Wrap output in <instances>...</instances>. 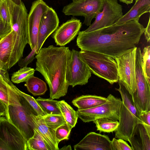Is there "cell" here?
Returning a JSON list of instances; mask_svg holds the SVG:
<instances>
[{
	"label": "cell",
	"instance_id": "11",
	"mask_svg": "<svg viewBox=\"0 0 150 150\" xmlns=\"http://www.w3.org/2000/svg\"><path fill=\"white\" fill-rule=\"evenodd\" d=\"M123 15L122 6L117 0H104L102 10L97 13L94 22L84 31L88 33L112 25Z\"/></svg>",
	"mask_w": 150,
	"mask_h": 150
},
{
	"label": "cell",
	"instance_id": "42",
	"mask_svg": "<svg viewBox=\"0 0 150 150\" xmlns=\"http://www.w3.org/2000/svg\"><path fill=\"white\" fill-rule=\"evenodd\" d=\"M121 2L125 3L127 5L132 3L134 0H119Z\"/></svg>",
	"mask_w": 150,
	"mask_h": 150
},
{
	"label": "cell",
	"instance_id": "36",
	"mask_svg": "<svg viewBox=\"0 0 150 150\" xmlns=\"http://www.w3.org/2000/svg\"><path fill=\"white\" fill-rule=\"evenodd\" d=\"M139 117L147 131L150 134V110L142 113Z\"/></svg>",
	"mask_w": 150,
	"mask_h": 150
},
{
	"label": "cell",
	"instance_id": "45",
	"mask_svg": "<svg viewBox=\"0 0 150 150\" xmlns=\"http://www.w3.org/2000/svg\"><path fill=\"white\" fill-rule=\"evenodd\" d=\"M2 24H3V21L1 17L0 16V25Z\"/></svg>",
	"mask_w": 150,
	"mask_h": 150
},
{
	"label": "cell",
	"instance_id": "37",
	"mask_svg": "<svg viewBox=\"0 0 150 150\" xmlns=\"http://www.w3.org/2000/svg\"><path fill=\"white\" fill-rule=\"evenodd\" d=\"M8 70L7 64L0 59V75L6 81L10 80Z\"/></svg>",
	"mask_w": 150,
	"mask_h": 150
},
{
	"label": "cell",
	"instance_id": "13",
	"mask_svg": "<svg viewBox=\"0 0 150 150\" xmlns=\"http://www.w3.org/2000/svg\"><path fill=\"white\" fill-rule=\"evenodd\" d=\"M0 138L9 150H28L26 141L19 130L5 117H0Z\"/></svg>",
	"mask_w": 150,
	"mask_h": 150
},
{
	"label": "cell",
	"instance_id": "28",
	"mask_svg": "<svg viewBox=\"0 0 150 150\" xmlns=\"http://www.w3.org/2000/svg\"><path fill=\"white\" fill-rule=\"evenodd\" d=\"M35 71L34 69L30 67H22L12 74L11 81L16 83L25 82L29 78L34 76Z\"/></svg>",
	"mask_w": 150,
	"mask_h": 150
},
{
	"label": "cell",
	"instance_id": "17",
	"mask_svg": "<svg viewBox=\"0 0 150 150\" xmlns=\"http://www.w3.org/2000/svg\"><path fill=\"white\" fill-rule=\"evenodd\" d=\"M128 141L132 150H150V134L142 123L135 126Z\"/></svg>",
	"mask_w": 150,
	"mask_h": 150
},
{
	"label": "cell",
	"instance_id": "38",
	"mask_svg": "<svg viewBox=\"0 0 150 150\" xmlns=\"http://www.w3.org/2000/svg\"><path fill=\"white\" fill-rule=\"evenodd\" d=\"M11 31V26H4L3 24L0 25V39L8 34Z\"/></svg>",
	"mask_w": 150,
	"mask_h": 150
},
{
	"label": "cell",
	"instance_id": "6",
	"mask_svg": "<svg viewBox=\"0 0 150 150\" xmlns=\"http://www.w3.org/2000/svg\"><path fill=\"white\" fill-rule=\"evenodd\" d=\"M141 51L137 47L135 55V79L136 90L132 96L134 105L139 115L150 110V83L143 73Z\"/></svg>",
	"mask_w": 150,
	"mask_h": 150
},
{
	"label": "cell",
	"instance_id": "19",
	"mask_svg": "<svg viewBox=\"0 0 150 150\" xmlns=\"http://www.w3.org/2000/svg\"><path fill=\"white\" fill-rule=\"evenodd\" d=\"M31 116L36 128L50 147L51 150H59L55 135V131L49 128L45 123L43 117L36 114Z\"/></svg>",
	"mask_w": 150,
	"mask_h": 150
},
{
	"label": "cell",
	"instance_id": "20",
	"mask_svg": "<svg viewBox=\"0 0 150 150\" xmlns=\"http://www.w3.org/2000/svg\"><path fill=\"white\" fill-rule=\"evenodd\" d=\"M131 8L113 25H119L135 20H139L144 13L150 12V0H135Z\"/></svg>",
	"mask_w": 150,
	"mask_h": 150
},
{
	"label": "cell",
	"instance_id": "35",
	"mask_svg": "<svg viewBox=\"0 0 150 150\" xmlns=\"http://www.w3.org/2000/svg\"><path fill=\"white\" fill-rule=\"evenodd\" d=\"M37 48L38 47L36 46L25 57L20 59L18 62V66L21 68L27 67L28 64L31 63L35 58L34 56L36 54V50Z\"/></svg>",
	"mask_w": 150,
	"mask_h": 150
},
{
	"label": "cell",
	"instance_id": "24",
	"mask_svg": "<svg viewBox=\"0 0 150 150\" xmlns=\"http://www.w3.org/2000/svg\"><path fill=\"white\" fill-rule=\"evenodd\" d=\"M12 34L11 31L0 39V59L7 65L11 55Z\"/></svg>",
	"mask_w": 150,
	"mask_h": 150
},
{
	"label": "cell",
	"instance_id": "3",
	"mask_svg": "<svg viewBox=\"0 0 150 150\" xmlns=\"http://www.w3.org/2000/svg\"><path fill=\"white\" fill-rule=\"evenodd\" d=\"M118 82L119 87L115 88V89L121 95L122 103L120 111L119 125L115 132V138L128 141L135 126L142 122L131 95L121 82Z\"/></svg>",
	"mask_w": 150,
	"mask_h": 150
},
{
	"label": "cell",
	"instance_id": "25",
	"mask_svg": "<svg viewBox=\"0 0 150 150\" xmlns=\"http://www.w3.org/2000/svg\"><path fill=\"white\" fill-rule=\"evenodd\" d=\"M28 150H51L50 147L36 128L33 135L26 142Z\"/></svg>",
	"mask_w": 150,
	"mask_h": 150
},
{
	"label": "cell",
	"instance_id": "27",
	"mask_svg": "<svg viewBox=\"0 0 150 150\" xmlns=\"http://www.w3.org/2000/svg\"><path fill=\"white\" fill-rule=\"evenodd\" d=\"M36 100L42 109L47 114H62L57 105L58 101L50 98H44L40 97Z\"/></svg>",
	"mask_w": 150,
	"mask_h": 150
},
{
	"label": "cell",
	"instance_id": "31",
	"mask_svg": "<svg viewBox=\"0 0 150 150\" xmlns=\"http://www.w3.org/2000/svg\"><path fill=\"white\" fill-rule=\"evenodd\" d=\"M72 128L66 123L62 125L55 130V135L58 144L64 140H68Z\"/></svg>",
	"mask_w": 150,
	"mask_h": 150
},
{
	"label": "cell",
	"instance_id": "7",
	"mask_svg": "<svg viewBox=\"0 0 150 150\" xmlns=\"http://www.w3.org/2000/svg\"><path fill=\"white\" fill-rule=\"evenodd\" d=\"M107 101L96 107L85 109H78V117L84 122L93 121L97 119L107 117L119 120L122 101L110 94Z\"/></svg>",
	"mask_w": 150,
	"mask_h": 150
},
{
	"label": "cell",
	"instance_id": "44",
	"mask_svg": "<svg viewBox=\"0 0 150 150\" xmlns=\"http://www.w3.org/2000/svg\"><path fill=\"white\" fill-rule=\"evenodd\" d=\"M14 4L17 5H20L21 2V0H10Z\"/></svg>",
	"mask_w": 150,
	"mask_h": 150
},
{
	"label": "cell",
	"instance_id": "9",
	"mask_svg": "<svg viewBox=\"0 0 150 150\" xmlns=\"http://www.w3.org/2000/svg\"><path fill=\"white\" fill-rule=\"evenodd\" d=\"M137 47L115 59L117 64L118 81L123 84L132 96L136 90L135 64Z\"/></svg>",
	"mask_w": 150,
	"mask_h": 150
},
{
	"label": "cell",
	"instance_id": "12",
	"mask_svg": "<svg viewBox=\"0 0 150 150\" xmlns=\"http://www.w3.org/2000/svg\"><path fill=\"white\" fill-rule=\"evenodd\" d=\"M50 8L43 0H37L32 3L28 17V44L31 50L36 46L38 47V36L40 21L43 14Z\"/></svg>",
	"mask_w": 150,
	"mask_h": 150
},
{
	"label": "cell",
	"instance_id": "33",
	"mask_svg": "<svg viewBox=\"0 0 150 150\" xmlns=\"http://www.w3.org/2000/svg\"><path fill=\"white\" fill-rule=\"evenodd\" d=\"M0 16L4 26H11L10 16L7 0H2L0 3Z\"/></svg>",
	"mask_w": 150,
	"mask_h": 150
},
{
	"label": "cell",
	"instance_id": "14",
	"mask_svg": "<svg viewBox=\"0 0 150 150\" xmlns=\"http://www.w3.org/2000/svg\"><path fill=\"white\" fill-rule=\"evenodd\" d=\"M82 26L79 19L73 18L59 26L52 35L57 45L64 46L74 40Z\"/></svg>",
	"mask_w": 150,
	"mask_h": 150
},
{
	"label": "cell",
	"instance_id": "29",
	"mask_svg": "<svg viewBox=\"0 0 150 150\" xmlns=\"http://www.w3.org/2000/svg\"><path fill=\"white\" fill-rule=\"evenodd\" d=\"M142 69L143 73L149 83H150V46L145 47L141 52Z\"/></svg>",
	"mask_w": 150,
	"mask_h": 150
},
{
	"label": "cell",
	"instance_id": "34",
	"mask_svg": "<svg viewBox=\"0 0 150 150\" xmlns=\"http://www.w3.org/2000/svg\"><path fill=\"white\" fill-rule=\"evenodd\" d=\"M112 150H132L131 147L124 140L114 138L111 141Z\"/></svg>",
	"mask_w": 150,
	"mask_h": 150
},
{
	"label": "cell",
	"instance_id": "41",
	"mask_svg": "<svg viewBox=\"0 0 150 150\" xmlns=\"http://www.w3.org/2000/svg\"><path fill=\"white\" fill-rule=\"evenodd\" d=\"M0 150H9L6 144L0 138Z\"/></svg>",
	"mask_w": 150,
	"mask_h": 150
},
{
	"label": "cell",
	"instance_id": "47",
	"mask_svg": "<svg viewBox=\"0 0 150 150\" xmlns=\"http://www.w3.org/2000/svg\"><path fill=\"white\" fill-rule=\"evenodd\" d=\"M2 0H0V3L1 2V1Z\"/></svg>",
	"mask_w": 150,
	"mask_h": 150
},
{
	"label": "cell",
	"instance_id": "15",
	"mask_svg": "<svg viewBox=\"0 0 150 150\" xmlns=\"http://www.w3.org/2000/svg\"><path fill=\"white\" fill-rule=\"evenodd\" d=\"M59 19L57 13L52 8L50 7L43 14L40 21L36 54L38 53L47 38L59 27Z\"/></svg>",
	"mask_w": 150,
	"mask_h": 150
},
{
	"label": "cell",
	"instance_id": "1",
	"mask_svg": "<svg viewBox=\"0 0 150 150\" xmlns=\"http://www.w3.org/2000/svg\"><path fill=\"white\" fill-rule=\"evenodd\" d=\"M144 30L139 20H135L88 33L80 31L76 44L81 50L103 54L115 59L136 47Z\"/></svg>",
	"mask_w": 150,
	"mask_h": 150
},
{
	"label": "cell",
	"instance_id": "23",
	"mask_svg": "<svg viewBox=\"0 0 150 150\" xmlns=\"http://www.w3.org/2000/svg\"><path fill=\"white\" fill-rule=\"evenodd\" d=\"M25 86L29 92L34 96L43 95L47 90L46 83L34 76L28 79Z\"/></svg>",
	"mask_w": 150,
	"mask_h": 150
},
{
	"label": "cell",
	"instance_id": "26",
	"mask_svg": "<svg viewBox=\"0 0 150 150\" xmlns=\"http://www.w3.org/2000/svg\"><path fill=\"white\" fill-rule=\"evenodd\" d=\"M93 122L96 125L97 130L100 132L110 133L115 132L119 125L118 120L107 117L99 118Z\"/></svg>",
	"mask_w": 150,
	"mask_h": 150
},
{
	"label": "cell",
	"instance_id": "10",
	"mask_svg": "<svg viewBox=\"0 0 150 150\" xmlns=\"http://www.w3.org/2000/svg\"><path fill=\"white\" fill-rule=\"evenodd\" d=\"M103 1L77 0L64 6L62 12L67 16L84 17L83 24L89 26L92 20L102 10Z\"/></svg>",
	"mask_w": 150,
	"mask_h": 150
},
{
	"label": "cell",
	"instance_id": "2",
	"mask_svg": "<svg viewBox=\"0 0 150 150\" xmlns=\"http://www.w3.org/2000/svg\"><path fill=\"white\" fill-rule=\"evenodd\" d=\"M71 53L68 47L52 45L41 48L35 56V70L40 73L48 84L52 99H59L67 93L69 85L66 73Z\"/></svg>",
	"mask_w": 150,
	"mask_h": 150
},
{
	"label": "cell",
	"instance_id": "8",
	"mask_svg": "<svg viewBox=\"0 0 150 150\" xmlns=\"http://www.w3.org/2000/svg\"><path fill=\"white\" fill-rule=\"evenodd\" d=\"M91 72L80 51L73 49L67 68L66 79L69 86L74 87L87 84Z\"/></svg>",
	"mask_w": 150,
	"mask_h": 150
},
{
	"label": "cell",
	"instance_id": "30",
	"mask_svg": "<svg viewBox=\"0 0 150 150\" xmlns=\"http://www.w3.org/2000/svg\"><path fill=\"white\" fill-rule=\"evenodd\" d=\"M43 117L47 125L54 131L59 127L66 123L62 114H47Z\"/></svg>",
	"mask_w": 150,
	"mask_h": 150
},
{
	"label": "cell",
	"instance_id": "43",
	"mask_svg": "<svg viewBox=\"0 0 150 150\" xmlns=\"http://www.w3.org/2000/svg\"><path fill=\"white\" fill-rule=\"evenodd\" d=\"M71 147L70 145L68 146H63L61 149H59V150H71Z\"/></svg>",
	"mask_w": 150,
	"mask_h": 150
},
{
	"label": "cell",
	"instance_id": "5",
	"mask_svg": "<svg viewBox=\"0 0 150 150\" xmlns=\"http://www.w3.org/2000/svg\"><path fill=\"white\" fill-rule=\"evenodd\" d=\"M32 114H37L21 95L19 103L9 104L6 111V118L19 130L26 142L33 135L35 128Z\"/></svg>",
	"mask_w": 150,
	"mask_h": 150
},
{
	"label": "cell",
	"instance_id": "21",
	"mask_svg": "<svg viewBox=\"0 0 150 150\" xmlns=\"http://www.w3.org/2000/svg\"><path fill=\"white\" fill-rule=\"evenodd\" d=\"M107 98L96 95H82L73 99L72 103L78 109L91 108L106 102Z\"/></svg>",
	"mask_w": 150,
	"mask_h": 150
},
{
	"label": "cell",
	"instance_id": "32",
	"mask_svg": "<svg viewBox=\"0 0 150 150\" xmlns=\"http://www.w3.org/2000/svg\"><path fill=\"white\" fill-rule=\"evenodd\" d=\"M17 90L20 94L26 99L38 115L44 116L47 115L42 109L36 99L33 97L21 91L17 88Z\"/></svg>",
	"mask_w": 150,
	"mask_h": 150
},
{
	"label": "cell",
	"instance_id": "16",
	"mask_svg": "<svg viewBox=\"0 0 150 150\" xmlns=\"http://www.w3.org/2000/svg\"><path fill=\"white\" fill-rule=\"evenodd\" d=\"M74 147L75 150H112L108 136L93 132L88 133Z\"/></svg>",
	"mask_w": 150,
	"mask_h": 150
},
{
	"label": "cell",
	"instance_id": "46",
	"mask_svg": "<svg viewBox=\"0 0 150 150\" xmlns=\"http://www.w3.org/2000/svg\"><path fill=\"white\" fill-rule=\"evenodd\" d=\"M76 0H72V1H76Z\"/></svg>",
	"mask_w": 150,
	"mask_h": 150
},
{
	"label": "cell",
	"instance_id": "4",
	"mask_svg": "<svg viewBox=\"0 0 150 150\" xmlns=\"http://www.w3.org/2000/svg\"><path fill=\"white\" fill-rule=\"evenodd\" d=\"M80 52L91 72L106 80L111 84L118 82L117 64L113 58L93 51L81 50Z\"/></svg>",
	"mask_w": 150,
	"mask_h": 150
},
{
	"label": "cell",
	"instance_id": "40",
	"mask_svg": "<svg viewBox=\"0 0 150 150\" xmlns=\"http://www.w3.org/2000/svg\"><path fill=\"white\" fill-rule=\"evenodd\" d=\"M6 107L3 102L0 99V117L6 116Z\"/></svg>",
	"mask_w": 150,
	"mask_h": 150
},
{
	"label": "cell",
	"instance_id": "39",
	"mask_svg": "<svg viewBox=\"0 0 150 150\" xmlns=\"http://www.w3.org/2000/svg\"><path fill=\"white\" fill-rule=\"evenodd\" d=\"M145 39L147 42H149L150 40V18L146 27L144 28V32Z\"/></svg>",
	"mask_w": 150,
	"mask_h": 150
},
{
	"label": "cell",
	"instance_id": "22",
	"mask_svg": "<svg viewBox=\"0 0 150 150\" xmlns=\"http://www.w3.org/2000/svg\"><path fill=\"white\" fill-rule=\"evenodd\" d=\"M57 105L66 123L72 128L75 127L78 118L76 111L64 100L58 101Z\"/></svg>",
	"mask_w": 150,
	"mask_h": 150
},
{
	"label": "cell",
	"instance_id": "18",
	"mask_svg": "<svg viewBox=\"0 0 150 150\" xmlns=\"http://www.w3.org/2000/svg\"><path fill=\"white\" fill-rule=\"evenodd\" d=\"M20 95L17 90V87L12 81L10 80L5 81L0 75V99L5 104L6 111L9 104L18 103Z\"/></svg>",
	"mask_w": 150,
	"mask_h": 150
}]
</instances>
